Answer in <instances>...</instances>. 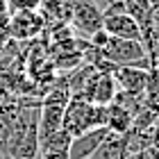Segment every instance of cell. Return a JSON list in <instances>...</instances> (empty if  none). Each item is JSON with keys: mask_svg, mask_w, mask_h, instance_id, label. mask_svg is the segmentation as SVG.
Here are the masks:
<instances>
[{"mask_svg": "<svg viewBox=\"0 0 159 159\" xmlns=\"http://www.w3.org/2000/svg\"><path fill=\"white\" fill-rule=\"evenodd\" d=\"M7 41H9V16L0 14V50L7 46Z\"/></svg>", "mask_w": 159, "mask_h": 159, "instance_id": "13", "label": "cell"}, {"mask_svg": "<svg viewBox=\"0 0 159 159\" xmlns=\"http://www.w3.org/2000/svg\"><path fill=\"white\" fill-rule=\"evenodd\" d=\"M41 159H68L66 155H39Z\"/></svg>", "mask_w": 159, "mask_h": 159, "instance_id": "15", "label": "cell"}, {"mask_svg": "<svg viewBox=\"0 0 159 159\" xmlns=\"http://www.w3.org/2000/svg\"><path fill=\"white\" fill-rule=\"evenodd\" d=\"M150 100L159 102V66H152L150 68V77H148V86H146Z\"/></svg>", "mask_w": 159, "mask_h": 159, "instance_id": "11", "label": "cell"}, {"mask_svg": "<svg viewBox=\"0 0 159 159\" xmlns=\"http://www.w3.org/2000/svg\"><path fill=\"white\" fill-rule=\"evenodd\" d=\"M64 105H41L39 109V141L61 129Z\"/></svg>", "mask_w": 159, "mask_h": 159, "instance_id": "9", "label": "cell"}, {"mask_svg": "<svg viewBox=\"0 0 159 159\" xmlns=\"http://www.w3.org/2000/svg\"><path fill=\"white\" fill-rule=\"evenodd\" d=\"M150 25H159V0H152L150 5Z\"/></svg>", "mask_w": 159, "mask_h": 159, "instance_id": "14", "label": "cell"}, {"mask_svg": "<svg viewBox=\"0 0 159 159\" xmlns=\"http://www.w3.org/2000/svg\"><path fill=\"white\" fill-rule=\"evenodd\" d=\"M111 75H114L116 84H118L125 93H132V96H143V93H146V86H148L150 68H141V66H118V68H111Z\"/></svg>", "mask_w": 159, "mask_h": 159, "instance_id": "3", "label": "cell"}, {"mask_svg": "<svg viewBox=\"0 0 159 159\" xmlns=\"http://www.w3.org/2000/svg\"><path fill=\"white\" fill-rule=\"evenodd\" d=\"M105 116H107V107L93 105L84 98H70L64 107L61 127L70 136H80L89 129L105 127Z\"/></svg>", "mask_w": 159, "mask_h": 159, "instance_id": "1", "label": "cell"}, {"mask_svg": "<svg viewBox=\"0 0 159 159\" xmlns=\"http://www.w3.org/2000/svg\"><path fill=\"white\" fill-rule=\"evenodd\" d=\"M73 14H75V25L84 34H93L96 30L102 27V14L89 0H77L73 7Z\"/></svg>", "mask_w": 159, "mask_h": 159, "instance_id": "7", "label": "cell"}, {"mask_svg": "<svg viewBox=\"0 0 159 159\" xmlns=\"http://www.w3.org/2000/svg\"><path fill=\"white\" fill-rule=\"evenodd\" d=\"M152 66H159V55H157V59H155V64H152Z\"/></svg>", "mask_w": 159, "mask_h": 159, "instance_id": "17", "label": "cell"}, {"mask_svg": "<svg viewBox=\"0 0 159 159\" xmlns=\"http://www.w3.org/2000/svg\"><path fill=\"white\" fill-rule=\"evenodd\" d=\"M102 30L114 39H127V41H141V27L136 25L132 16L125 11L118 14H107L102 16Z\"/></svg>", "mask_w": 159, "mask_h": 159, "instance_id": "4", "label": "cell"}, {"mask_svg": "<svg viewBox=\"0 0 159 159\" xmlns=\"http://www.w3.org/2000/svg\"><path fill=\"white\" fill-rule=\"evenodd\" d=\"M89 37H91V46L96 48L98 52L107 46V43H109V34H107V32L102 30V27H100V30H96L93 34H89Z\"/></svg>", "mask_w": 159, "mask_h": 159, "instance_id": "12", "label": "cell"}, {"mask_svg": "<svg viewBox=\"0 0 159 159\" xmlns=\"http://www.w3.org/2000/svg\"><path fill=\"white\" fill-rule=\"evenodd\" d=\"M0 159H9V155H7V152H0Z\"/></svg>", "mask_w": 159, "mask_h": 159, "instance_id": "16", "label": "cell"}, {"mask_svg": "<svg viewBox=\"0 0 159 159\" xmlns=\"http://www.w3.org/2000/svg\"><path fill=\"white\" fill-rule=\"evenodd\" d=\"M123 2V11L127 14V16H132L136 20V25L141 27V37L146 34L150 27V5H152V0H120Z\"/></svg>", "mask_w": 159, "mask_h": 159, "instance_id": "10", "label": "cell"}, {"mask_svg": "<svg viewBox=\"0 0 159 159\" xmlns=\"http://www.w3.org/2000/svg\"><path fill=\"white\" fill-rule=\"evenodd\" d=\"M132 123H134V114L125 109L123 105L118 102H111L107 107V116H105V127L109 129L111 134H118V136H125L129 129H132Z\"/></svg>", "mask_w": 159, "mask_h": 159, "instance_id": "8", "label": "cell"}, {"mask_svg": "<svg viewBox=\"0 0 159 159\" xmlns=\"http://www.w3.org/2000/svg\"><path fill=\"white\" fill-rule=\"evenodd\" d=\"M43 20L34 9H18L14 16H9V37L14 39H32L41 30Z\"/></svg>", "mask_w": 159, "mask_h": 159, "instance_id": "6", "label": "cell"}, {"mask_svg": "<svg viewBox=\"0 0 159 159\" xmlns=\"http://www.w3.org/2000/svg\"><path fill=\"white\" fill-rule=\"evenodd\" d=\"M107 136H109L107 127H96L80 136H73L70 139V148H68V159H89L105 143Z\"/></svg>", "mask_w": 159, "mask_h": 159, "instance_id": "5", "label": "cell"}, {"mask_svg": "<svg viewBox=\"0 0 159 159\" xmlns=\"http://www.w3.org/2000/svg\"><path fill=\"white\" fill-rule=\"evenodd\" d=\"M100 57L109 64V68H118V66L150 68V57H148L146 46L141 41H127V39L109 37V43L100 50Z\"/></svg>", "mask_w": 159, "mask_h": 159, "instance_id": "2", "label": "cell"}]
</instances>
